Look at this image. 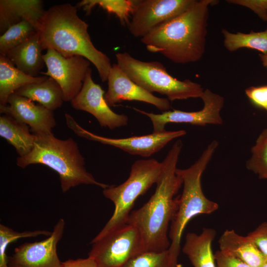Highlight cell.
<instances>
[{"mask_svg":"<svg viewBox=\"0 0 267 267\" xmlns=\"http://www.w3.org/2000/svg\"><path fill=\"white\" fill-rule=\"evenodd\" d=\"M182 147L181 140L175 142L162 163V171L154 194L138 209L132 211L127 223L135 227L142 237L146 251L162 252L169 249V225L178 210L175 197L183 184L176 173Z\"/></svg>","mask_w":267,"mask_h":267,"instance_id":"obj_1","label":"cell"},{"mask_svg":"<svg viewBox=\"0 0 267 267\" xmlns=\"http://www.w3.org/2000/svg\"><path fill=\"white\" fill-rule=\"evenodd\" d=\"M89 25L69 3L55 5L45 10L36 29L43 50L51 49L65 57L82 56L96 68L102 82L107 81L112 67L109 58L93 45Z\"/></svg>","mask_w":267,"mask_h":267,"instance_id":"obj_2","label":"cell"},{"mask_svg":"<svg viewBox=\"0 0 267 267\" xmlns=\"http://www.w3.org/2000/svg\"><path fill=\"white\" fill-rule=\"evenodd\" d=\"M217 0H196L185 12L141 38L148 51L159 53L173 62L199 60L206 46L209 6Z\"/></svg>","mask_w":267,"mask_h":267,"instance_id":"obj_3","label":"cell"},{"mask_svg":"<svg viewBox=\"0 0 267 267\" xmlns=\"http://www.w3.org/2000/svg\"><path fill=\"white\" fill-rule=\"evenodd\" d=\"M33 134L35 136L34 147L27 155L17 158L18 166L24 169L39 164L48 167L59 175L63 193L82 184L95 185L103 189L109 186L97 181L87 171L85 158L73 138L60 139L52 132Z\"/></svg>","mask_w":267,"mask_h":267,"instance_id":"obj_4","label":"cell"},{"mask_svg":"<svg viewBox=\"0 0 267 267\" xmlns=\"http://www.w3.org/2000/svg\"><path fill=\"white\" fill-rule=\"evenodd\" d=\"M219 143L212 141L199 159L190 167L177 169L176 173L183 181L182 194L178 197V210L171 222L168 249L171 256L178 260L183 230L190 220L197 215L210 214L217 211L219 205L204 195L201 186V177L216 151Z\"/></svg>","mask_w":267,"mask_h":267,"instance_id":"obj_5","label":"cell"},{"mask_svg":"<svg viewBox=\"0 0 267 267\" xmlns=\"http://www.w3.org/2000/svg\"><path fill=\"white\" fill-rule=\"evenodd\" d=\"M117 64L134 83L147 91L165 95L171 101L201 98V85L189 80H179L172 76L160 62L143 61L127 52L116 54Z\"/></svg>","mask_w":267,"mask_h":267,"instance_id":"obj_6","label":"cell"},{"mask_svg":"<svg viewBox=\"0 0 267 267\" xmlns=\"http://www.w3.org/2000/svg\"><path fill=\"white\" fill-rule=\"evenodd\" d=\"M161 171L162 163L154 159L136 160L125 182L103 189L104 196L114 203L115 209L111 218L93 239H98L127 223L135 201L157 182Z\"/></svg>","mask_w":267,"mask_h":267,"instance_id":"obj_7","label":"cell"},{"mask_svg":"<svg viewBox=\"0 0 267 267\" xmlns=\"http://www.w3.org/2000/svg\"><path fill=\"white\" fill-rule=\"evenodd\" d=\"M88 254L97 267H122L129 260L146 251L141 234L134 226L125 225L90 242Z\"/></svg>","mask_w":267,"mask_h":267,"instance_id":"obj_8","label":"cell"},{"mask_svg":"<svg viewBox=\"0 0 267 267\" xmlns=\"http://www.w3.org/2000/svg\"><path fill=\"white\" fill-rule=\"evenodd\" d=\"M65 117L68 127L78 136L116 147L132 155L144 157H150L161 150L171 140L186 134L184 130L165 131L126 138H109L97 135L84 129L68 113L65 114Z\"/></svg>","mask_w":267,"mask_h":267,"instance_id":"obj_9","label":"cell"},{"mask_svg":"<svg viewBox=\"0 0 267 267\" xmlns=\"http://www.w3.org/2000/svg\"><path fill=\"white\" fill-rule=\"evenodd\" d=\"M196 0H137L128 25L135 38H143L182 14Z\"/></svg>","mask_w":267,"mask_h":267,"instance_id":"obj_10","label":"cell"},{"mask_svg":"<svg viewBox=\"0 0 267 267\" xmlns=\"http://www.w3.org/2000/svg\"><path fill=\"white\" fill-rule=\"evenodd\" d=\"M47 71L41 74L53 78L60 87L64 101H71L81 91L90 62L79 55L65 57L54 49L43 54Z\"/></svg>","mask_w":267,"mask_h":267,"instance_id":"obj_11","label":"cell"},{"mask_svg":"<svg viewBox=\"0 0 267 267\" xmlns=\"http://www.w3.org/2000/svg\"><path fill=\"white\" fill-rule=\"evenodd\" d=\"M204 103L203 108L199 111L186 112L179 110L164 111L155 114L133 108L136 111L147 116L151 120L154 133L165 131L168 123H187L192 125L206 126L208 124L221 125L222 119L221 111L224 104L223 98L209 89L204 90L201 97Z\"/></svg>","mask_w":267,"mask_h":267,"instance_id":"obj_12","label":"cell"},{"mask_svg":"<svg viewBox=\"0 0 267 267\" xmlns=\"http://www.w3.org/2000/svg\"><path fill=\"white\" fill-rule=\"evenodd\" d=\"M65 222L60 219L50 235L45 239L26 242L8 257V267H60L62 262L57 253V245L62 237Z\"/></svg>","mask_w":267,"mask_h":267,"instance_id":"obj_13","label":"cell"},{"mask_svg":"<svg viewBox=\"0 0 267 267\" xmlns=\"http://www.w3.org/2000/svg\"><path fill=\"white\" fill-rule=\"evenodd\" d=\"M105 92L98 84L94 82L91 70H88L81 91L72 100L71 104L76 110L89 112L103 127L111 130L127 125L128 117L113 111L104 98Z\"/></svg>","mask_w":267,"mask_h":267,"instance_id":"obj_14","label":"cell"},{"mask_svg":"<svg viewBox=\"0 0 267 267\" xmlns=\"http://www.w3.org/2000/svg\"><path fill=\"white\" fill-rule=\"evenodd\" d=\"M108 89L104 98L109 106L124 101H138L155 106L164 111L171 108L167 98L154 95L134 83L116 63L112 65L108 79Z\"/></svg>","mask_w":267,"mask_h":267,"instance_id":"obj_15","label":"cell"},{"mask_svg":"<svg viewBox=\"0 0 267 267\" xmlns=\"http://www.w3.org/2000/svg\"><path fill=\"white\" fill-rule=\"evenodd\" d=\"M0 112L28 125L32 133H51L56 124L52 111L15 93L9 96L7 105H0Z\"/></svg>","mask_w":267,"mask_h":267,"instance_id":"obj_16","label":"cell"},{"mask_svg":"<svg viewBox=\"0 0 267 267\" xmlns=\"http://www.w3.org/2000/svg\"><path fill=\"white\" fill-rule=\"evenodd\" d=\"M44 11L41 0H0V32L2 34L12 26L23 21L29 22L36 29Z\"/></svg>","mask_w":267,"mask_h":267,"instance_id":"obj_17","label":"cell"},{"mask_svg":"<svg viewBox=\"0 0 267 267\" xmlns=\"http://www.w3.org/2000/svg\"><path fill=\"white\" fill-rule=\"evenodd\" d=\"M220 251L242 261L250 267H261L267 260L248 236H242L233 229H226L219 240Z\"/></svg>","mask_w":267,"mask_h":267,"instance_id":"obj_18","label":"cell"},{"mask_svg":"<svg viewBox=\"0 0 267 267\" xmlns=\"http://www.w3.org/2000/svg\"><path fill=\"white\" fill-rule=\"evenodd\" d=\"M37 33L9 50L5 56L17 69L32 77H36L45 64Z\"/></svg>","mask_w":267,"mask_h":267,"instance_id":"obj_19","label":"cell"},{"mask_svg":"<svg viewBox=\"0 0 267 267\" xmlns=\"http://www.w3.org/2000/svg\"><path fill=\"white\" fill-rule=\"evenodd\" d=\"M214 229L205 228L200 234L188 233L182 247L193 267H216L212 243L215 237Z\"/></svg>","mask_w":267,"mask_h":267,"instance_id":"obj_20","label":"cell"},{"mask_svg":"<svg viewBox=\"0 0 267 267\" xmlns=\"http://www.w3.org/2000/svg\"><path fill=\"white\" fill-rule=\"evenodd\" d=\"M47 77L27 75L15 67L5 56L0 54V105H7L9 96L19 89L31 84L41 83Z\"/></svg>","mask_w":267,"mask_h":267,"instance_id":"obj_21","label":"cell"},{"mask_svg":"<svg viewBox=\"0 0 267 267\" xmlns=\"http://www.w3.org/2000/svg\"><path fill=\"white\" fill-rule=\"evenodd\" d=\"M14 93L33 101H37L52 111L60 107L64 101L60 87L50 77L41 83H33L22 87Z\"/></svg>","mask_w":267,"mask_h":267,"instance_id":"obj_22","label":"cell"},{"mask_svg":"<svg viewBox=\"0 0 267 267\" xmlns=\"http://www.w3.org/2000/svg\"><path fill=\"white\" fill-rule=\"evenodd\" d=\"M0 135L15 148L19 157L29 154L34 146L35 136L29 126L8 115L0 117Z\"/></svg>","mask_w":267,"mask_h":267,"instance_id":"obj_23","label":"cell"},{"mask_svg":"<svg viewBox=\"0 0 267 267\" xmlns=\"http://www.w3.org/2000/svg\"><path fill=\"white\" fill-rule=\"evenodd\" d=\"M224 47L229 51H234L240 48L246 47L267 53V27L264 31L249 33L237 32L232 33L222 29Z\"/></svg>","mask_w":267,"mask_h":267,"instance_id":"obj_24","label":"cell"},{"mask_svg":"<svg viewBox=\"0 0 267 267\" xmlns=\"http://www.w3.org/2000/svg\"><path fill=\"white\" fill-rule=\"evenodd\" d=\"M137 0H83L77 7H82L88 14L98 6L108 13L114 14L123 25H129Z\"/></svg>","mask_w":267,"mask_h":267,"instance_id":"obj_25","label":"cell"},{"mask_svg":"<svg viewBox=\"0 0 267 267\" xmlns=\"http://www.w3.org/2000/svg\"><path fill=\"white\" fill-rule=\"evenodd\" d=\"M36 33L34 26L27 21L12 26L0 37V54L5 56L9 50Z\"/></svg>","mask_w":267,"mask_h":267,"instance_id":"obj_26","label":"cell"},{"mask_svg":"<svg viewBox=\"0 0 267 267\" xmlns=\"http://www.w3.org/2000/svg\"><path fill=\"white\" fill-rule=\"evenodd\" d=\"M122 267H180V265L167 250L143 252L129 260Z\"/></svg>","mask_w":267,"mask_h":267,"instance_id":"obj_27","label":"cell"},{"mask_svg":"<svg viewBox=\"0 0 267 267\" xmlns=\"http://www.w3.org/2000/svg\"><path fill=\"white\" fill-rule=\"evenodd\" d=\"M251 153L246 164L247 169L258 174L260 178L267 179V129L258 137Z\"/></svg>","mask_w":267,"mask_h":267,"instance_id":"obj_28","label":"cell"},{"mask_svg":"<svg viewBox=\"0 0 267 267\" xmlns=\"http://www.w3.org/2000/svg\"><path fill=\"white\" fill-rule=\"evenodd\" d=\"M52 232L46 230H36L17 232L3 224H0V267H8L7 246L19 238L35 237L39 235L49 236Z\"/></svg>","mask_w":267,"mask_h":267,"instance_id":"obj_29","label":"cell"},{"mask_svg":"<svg viewBox=\"0 0 267 267\" xmlns=\"http://www.w3.org/2000/svg\"><path fill=\"white\" fill-rule=\"evenodd\" d=\"M245 93L254 105L267 111V85L251 87L245 90Z\"/></svg>","mask_w":267,"mask_h":267,"instance_id":"obj_30","label":"cell"},{"mask_svg":"<svg viewBox=\"0 0 267 267\" xmlns=\"http://www.w3.org/2000/svg\"><path fill=\"white\" fill-rule=\"evenodd\" d=\"M255 245L267 257V222L259 225L247 235Z\"/></svg>","mask_w":267,"mask_h":267,"instance_id":"obj_31","label":"cell"},{"mask_svg":"<svg viewBox=\"0 0 267 267\" xmlns=\"http://www.w3.org/2000/svg\"><path fill=\"white\" fill-rule=\"evenodd\" d=\"M227 1L251 9L264 21L267 22V0H232Z\"/></svg>","mask_w":267,"mask_h":267,"instance_id":"obj_32","label":"cell"},{"mask_svg":"<svg viewBox=\"0 0 267 267\" xmlns=\"http://www.w3.org/2000/svg\"><path fill=\"white\" fill-rule=\"evenodd\" d=\"M214 255L216 267H250L239 259L220 250Z\"/></svg>","mask_w":267,"mask_h":267,"instance_id":"obj_33","label":"cell"},{"mask_svg":"<svg viewBox=\"0 0 267 267\" xmlns=\"http://www.w3.org/2000/svg\"><path fill=\"white\" fill-rule=\"evenodd\" d=\"M60 267H97V266L90 257L76 260L69 259L61 263Z\"/></svg>","mask_w":267,"mask_h":267,"instance_id":"obj_34","label":"cell"},{"mask_svg":"<svg viewBox=\"0 0 267 267\" xmlns=\"http://www.w3.org/2000/svg\"><path fill=\"white\" fill-rule=\"evenodd\" d=\"M261 60L262 62L263 65L267 67V53L266 54H260L259 55Z\"/></svg>","mask_w":267,"mask_h":267,"instance_id":"obj_35","label":"cell"},{"mask_svg":"<svg viewBox=\"0 0 267 267\" xmlns=\"http://www.w3.org/2000/svg\"><path fill=\"white\" fill-rule=\"evenodd\" d=\"M261 267H267V260Z\"/></svg>","mask_w":267,"mask_h":267,"instance_id":"obj_36","label":"cell"}]
</instances>
